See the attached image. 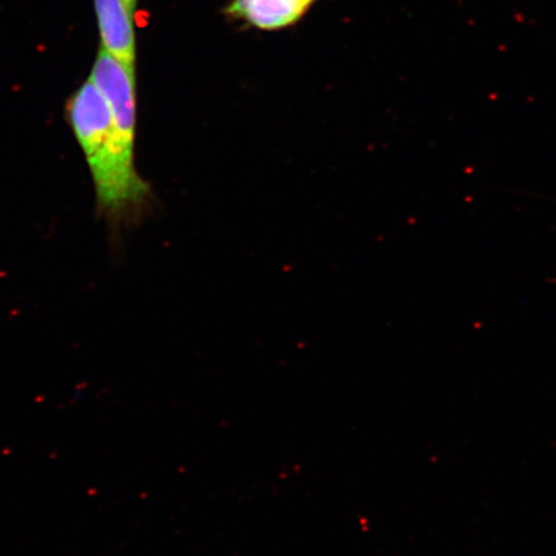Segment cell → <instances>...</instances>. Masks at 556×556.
<instances>
[{
    "label": "cell",
    "mask_w": 556,
    "mask_h": 556,
    "mask_svg": "<svg viewBox=\"0 0 556 556\" xmlns=\"http://www.w3.org/2000/svg\"><path fill=\"white\" fill-rule=\"evenodd\" d=\"M125 5H127L130 15L135 16L138 0H124Z\"/></svg>",
    "instance_id": "cell-5"
},
{
    "label": "cell",
    "mask_w": 556,
    "mask_h": 556,
    "mask_svg": "<svg viewBox=\"0 0 556 556\" xmlns=\"http://www.w3.org/2000/svg\"><path fill=\"white\" fill-rule=\"evenodd\" d=\"M65 115L93 180L96 207L110 222L148 201L150 186L136 168V152L124 144L106 100L88 79L70 96Z\"/></svg>",
    "instance_id": "cell-1"
},
{
    "label": "cell",
    "mask_w": 556,
    "mask_h": 556,
    "mask_svg": "<svg viewBox=\"0 0 556 556\" xmlns=\"http://www.w3.org/2000/svg\"><path fill=\"white\" fill-rule=\"evenodd\" d=\"M319 0H229L225 15L262 31L288 29Z\"/></svg>",
    "instance_id": "cell-3"
},
{
    "label": "cell",
    "mask_w": 556,
    "mask_h": 556,
    "mask_svg": "<svg viewBox=\"0 0 556 556\" xmlns=\"http://www.w3.org/2000/svg\"><path fill=\"white\" fill-rule=\"evenodd\" d=\"M102 48L114 58L136 66V33L134 15L124 0H94Z\"/></svg>",
    "instance_id": "cell-4"
},
{
    "label": "cell",
    "mask_w": 556,
    "mask_h": 556,
    "mask_svg": "<svg viewBox=\"0 0 556 556\" xmlns=\"http://www.w3.org/2000/svg\"><path fill=\"white\" fill-rule=\"evenodd\" d=\"M89 79L106 100L122 141L129 150L136 151V66L125 64L101 48Z\"/></svg>",
    "instance_id": "cell-2"
}]
</instances>
